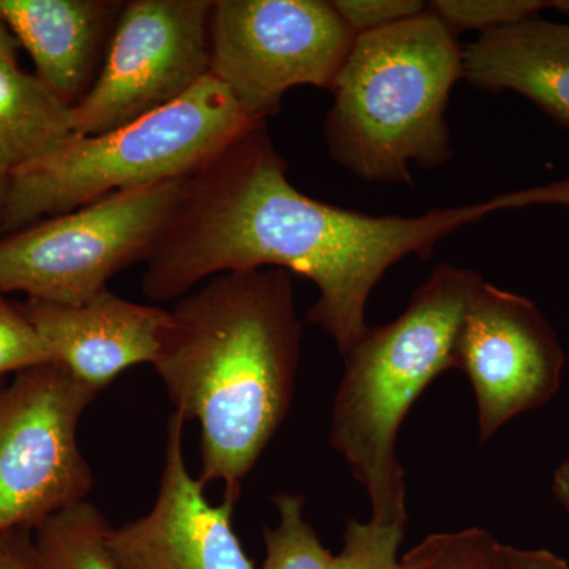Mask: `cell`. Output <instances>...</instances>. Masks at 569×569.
<instances>
[{
	"instance_id": "cell-3",
	"label": "cell",
	"mask_w": 569,
	"mask_h": 569,
	"mask_svg": "<svg viewBox=\"0 0 569 569\" xmlns=\"http://www.w3.org/2000/svg\"><path fill=\"white\" fill-rule=\"evenodd\" d=\"M482 282L471 269L437 266L396 320L367 326L342 356L329 445L365 489L373 522L406 529V471L397 456L400 427L429 385L456 370L460 326Z\"/></svg>"
},
{
	"instance_id": "cell-16",
	"label": "cell",
	"mask_w": 569,
	"mask_h": 569,
	"mask_svg": "<svg viewBox=\"0 0 569 569\" xmlns=\"http://www.w3.org/2000/svg\"><path fill=\"white\" fill-rule=\"evenodd\" d=\"M111 529L88 500L56 512L33 529L37 563L40 569H121L108 546Z\"/></svg>"
},
{
	"instance_id": "cell-7",
	"label": "cell",
	"mask_w": 569,
	"mask_h": 569,
	"mask_svg": "<svg viewBox=\"0 0 569 569\" xmlns=\"http://www.w3.org/2000/svg\"><path fill=\"white\" fill-rule=\"evenodd\" d=\"M356 37L325 0H213L209 74L266 123L290 89L331 91Z\"/></svg>"
},
{
	"instance_id": "cell-15",
	"label": "cell",
	"mask_w": 569,
	"mask_h": 569,
	"mask_svg": "<svg viewBox=\"0 0 569 569\" xmlns=\"http://www.w3.org/2000/svg\"><path fill=\"white\" fill-rule=\"evenodd\" d=\"M74 134L70 103L17 61H0V173L9 178Z\"/></svg>"
},
{
	"instance_id": "cell-28",
	"label": "cell",
	"mask_w": 569,
	"mask_h": 569,
	"mask_svg": "<svg viewBox=\"0 0 569 569\" xmlns=\"http://www.w3.org/2000/svg\"><path fill=\"white\" fill-rule=\"evenodd\" d=\"M7 186H9V178L0 173V231H2L3 211H6Z\"/></svg>"
},
{
	"instance_id": "cell-12",
	"label": "cell",
	"mask_w": 569,
	"mask_h": 569,
	"mask_svg": "<svg viewBox=\"0 0 569 569\" xmlns=\"http://www.w3.org/2000/svg\"><path fill=\"white\" fill-rule=\"evenodd\" d=\"M21 309L51 347L56 365L96 392L130 367L152 365L168 320V310L108 288L80 305L28 299Z\"/></svg>"
},
{
	"instance_id": "cell-27",
	"label": "cell",
	"mask_w": 569,
	"mask_h": 569,
	"mask_svg": "<svg viewBox=\"0 0 569 569\" xmlns=\"http://www.w3.org/2000/svg\"><path fill=\"white\" fill-rule=\"evenodd\" d=\"M557 206L569 208V179L557 182Z\"/></svg>"
},
{
	"instance_id": "cell-6",
	"label": "cell",
	"mask_w": 569,
	"mask_h": 569,
	"mask_svg": "<svg viewBox=\"0 0 569 569\" xmlns=\"http://www.w3.org/2000/svg\"><path fill=\"white\" fill-rule=\"evenodd\" d=\"M189 179L112 194L0 236V295L88 301L123 269L148 260L173 223Z\"/></svg>"
},
{
	"instance_id": "cell-18",
	"label": "cell",
	"mask_w": 569,
	"mask_h": 569,
	"mask_svg": "<svg viewBox=\"0 0 569 569\" xmlns=\"http://www.w3.org/2000/svg\"><path fill=\"white\" fill-rule=\"evenodd\" d=\"M500 541L481 527L432 533L408 549L399 569H493Z\"/></svg>"
},
{
	"instance_id": "cell-17",
	"label": "cell",
	"mask_w": 569,
	"mask_h": 569,
	"mask_svg": "<svg viewBox=\"0 0 569 569\" xmlns=\"http://www.w3.org/2000/svg\"><path fill=\"white\" fill-rule=\"evenodd\" d=\"M277 511L274 526H266L264 560L258 569H326L331 550L306 518V498L282 492L272 498Z\"/></svg>"
},
{
	"instance_id": "cell-21",
	"label": "cell",
	"mask_w": 569,
	"mask_h": 569,
	"mask_svg": "<svg viewBox=\"0 0 569 569\" xmlns=\"http://www.w3.org/2000/svg\"><path fill=\"white\" fill-rule=\"evenodd\" d=\"M47 365H56L51 347L22 309L0 295V380Z\"/></svg>"
},
{
	"instance_id": "cell-10",
	"label": "cell",
	"mask_w": 569,
	"mask_h": 569,
	"mask_svg": "<svg viewBox=\"0 0 569 569\" xmlns=\"http://www.w3.org/2000/svg\"><path fill=\"white\" fill-rule=\"evenodd\" d=\"M565 355L531 299L482 282L460 326L456 370L473 389L478 438L488 443L512 419L559 392Z\"/></svg>"
},
{
	"instance_id": "cell-29",
	"label": "cell",
	"mask_w": 569,
	"mask_h": 569,
	"mask_svg": "<svg viewBox=\"0 0 569 569\" xmlns=\"http://www.w3.org/2000/svg\"><path fill=\"white\" fill-rule=\"evenodd\" d=\"M550 7L560 11V13L565 14L569 20V0H556V2H550Z\"/></svg>"
},
{
	"instance_id": "cell-13",
	"label": "cell",
	"mask_w": 569,
	"mask_h": 569,
	"mask_svg": "<svg viewBox=\"0 0 569 569\" xmlns=\"http://www.w3.org/2000/svg\"><path fill=\"white\" fill-rule=\"evenodd\" d=\"M122 9L108 0H0V18L37 77L71 107L96 81L100 44Z\"/></svg>"
},
{
	"instance_id": "cell-23",
	"label": "cell",
	"mask_w": 569,
	"mask_h": 569,
	"mask_svg": "<svg viewBox=\"0 0 569 569\" xmlns=\"http://www.w3.org/2000/svg\"><path fill=\"white\" fill-rule=\"evenodd\" d=\"M493 569H569V563L549 549L518 548L500 542Z\"/></svg>"
},
{
	"instance_id": "cell-4",
	"label": "cell",
	"mask_w": 569,
	"mask_h": 569,
	"mask_svg": "<svg viewBox=\"0 0 569 569\" xmlns=\"http://www.w3.org/2000/svg\"><path fill=\"white\" fill-rule=\"evenodd\" d=\"M463 80V48L429 7L356 37L331 86L323 132L332 160L359 179L410 186L411 167L451 159L447 108Z\"/></svg>"
},
{
	"instance_id": "cell-2",
	"label": "cell",
	"mask_w": 569,
	"mask_h": 569,
	"mask_svg": "<svg viewBox=\"0 0 569 569\" xmlns=\"http://www.w3.org/2000/svg\"><path fill=\"white\" fill-rule=\"evenodd\" d=\"M302 323L293 274L224 272L168 310L152 367L174 411L200 425V473L238 503L242 485L293 406Z\"/></svg>"
},
{
	"instance_id": "cell-5",
	"label": "cell",
	"mask_w": 569,
	"mask_h": 569,
	"mask_svg": "<svg viewBox=\"0 0 569 569\" xmlns=\"http://www.w3.org/2000/svg\"><path fill=\"white\" fill-rule=\"evenodd\" d=\"M257 123L209 74L174 103L107 133L74 134L10 174L0 236L112 194L192 178Z\"/></svg>"
},
{
	"instance_id": "cell-30",
	"label": "cell",
	"mask_w": 569,
	"mask_h": 569,
	"mask_svg": "<svg viewBox=\"0 0 569 569\" xmlns=\"http://www.w3.org/2000/svg\"><path fill=\"white\" fill-rule=\"evenodd\" d=\"M3 388H6V385H3V380H0V392L3 391Z\"/></svg>"
},
{
	"instance_id": "cell-9",
	"label": "cell",
	"mask_w": 569,
	"mask_h": 569,
	"mask_svg": "<svg viewBox=\"0 0 569 569\" xmlns=\"http://www.w3.org/2000/svg\"><path fill=\"white\" fill-rule=\"evenodd\" d=\"M212 0L123 3L103 63L73 104L74 133L118 129L174 103L209 77Z\"/></svg>"
},
{
	"instance_id": "cell-11",
	"label": "cell",
	"mask_w": 569,
	"mask_h": 569,
	"mask_svg": "<svg viewBox=\"0 0 569 569\" xmlns=\"http://www.w3.org/2000/svg\"><path fill=\"white\" fill-rule=\"evenodd\" d=\"M186 419L167 422L156 503L142 518L112 527L108 546L121 569H258L233 529L236 505H213L183 455Z\"/></svg>"
},
{
	"instance_id": "cell-25",
	"label": "cell",
	"mask_w": 569,
	"mask_h": 569,
	"mask_svg": "<svg viewBox=\"0 0 569 569\" xmlns=\"http://www.w3.org/2000/svg\"><path fill=\"white\" fill-rule=\"evenodd\" d=\"M550 489H552V496L557 503L569 515V458L565 459L553 471Z\"/></svg>"
},
{
	"instance_id": "cell-22",
	"label": "cell",
	"mask_w": 569,
	"mask_h": 569,
	"mask_svg": "<svg viewBox=\"0 0 569 569\" xmlns=\"http://www.w3.org/2000/svg\"><path fill=\"white\" fill-rule=\"evenodd\" d=\"M332 6L356 36L391 28L427 9L421 0H332Z\"/></svg>"
},
{
	"instance_id": "cell-20",
	"label": "cell",
	"mask_w": 569,
	"mask_h": 569,
	"mask_svg": "<svg viewBox=\"0 0 569 569\" xmlns=\"http://www.w3.org/2000/svg\"><path fill=\"white\" fill-rule=\"evenodd\" d=\"M403 533L402 527L350 519L342 549L332 553L326 569H399Z\"/></svg>"
},
{
	"instance_id": "cell-14",
	"label": "cell",
	"mask_w": 569,
	"mask_h": 569,
	"mask_svg": "<svg viewBox=\"0 0 569 569\" xmlns=\"http://www.w3.org/2000/svg\"><path fill=\"white\" fill-rule=\"evenodd\" d=\"M463 80L526 97L569 129V22L531 17L463 48Z\"/></svg>"
},
{
	"instance_id": "cell-26",
	"label": "cell",
	"mask_w": 569,
	"mask_h": 569,
	"mask_svg": "<svg viewBox=\"0 0 569 569\" xmlns=\"http://www.w3.org/2000/svg\"><path fill=\"white\" fill-rule=\"evenodd\" d=\"M18 47L20 44L14 39L13 33L10 32L6 22L0 18V61H17Z\"/></svg>"
},
{
	"instance_id": "cell-19",
	"label": "cell",
	"mask_w": 569,
	"mask_h": 569,
	"mask_svg": "<svg viewBox=\"0 0 569 569\" xmlns=\"http://www.w3.org/2000/svg\"><path fill=\"white\" fill-rule=\"evenodd\" d=\"M429 10L455 33L478 31L479 36L538 17L550 2L542 0H433Z\"/></svg>"
},
{
	"instance_id": "cell-8",
	"label": "cell",
	"mask_w": 569,
	"mask_h": 569,
	"mask_svg": "<svg viewBox=\"0 0 569 569\" xmlns=\"http://www.w3.org/2000/svg\"><path fill=\"white\" fill-rule=\"evenodd\" d=\"M97 395L61 365L18 373L0 392V537L88 500L78 427Z\"/></svg>"
},
{
	"instance_id": "cell-1",
	"label": "cell",
	"mask_w": 569,
	"mask_h": 569,
	"mask_svg": "<svg viewBox=\"0 0 569 569\" xmlns=\"http://www.w3.org/2000/svg\"><path fill=\"white\" fill-rule=\"evenodd\" d=\"M527 206L526 189L417 217L323 203L296 189L257 123L187 181L173 223L144 261L142 293L178 301L213 276L283 269L316 284L306 321L343 356L366 331L367 302L389 268L410 254L427 260L459 228Z\"/></svg>"
},
{
	"instance_id": "cell-24",
	"label": "cell",
	"mask_w": 569,
	"mask_h": 569,
	"mask_svg": "<svg viewBox=\"0 0 569 569\" xmlns=\"http://www.w3.org/2000/svg\"><path fill=\"white\" fill-rule=\"evenodd\" d=\"M0 569H40L32 539L24 530L10 531L0 537Z\"/></svg>"
}]
</instances>
